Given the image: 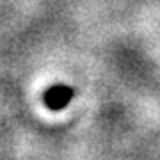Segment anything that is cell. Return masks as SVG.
<instances>
[{
	"label": "cell",
	"mask_w": 160,
	"mask_h": 160,
	"mask_svg": "<svg viewBox=\"0 0 160 160\" xmlns=\"http://www.w3.org/2000/svg\"><path fill=\"white\" fill-rule=\"evenodd\" d=\"M75 91L69 86L64 84H57V86H52L45 91V105L50 110H62L64 107H68V103L73 100Z\"/></svg>",
	"instance_id": "6da1fadb"
}]
</instances>
